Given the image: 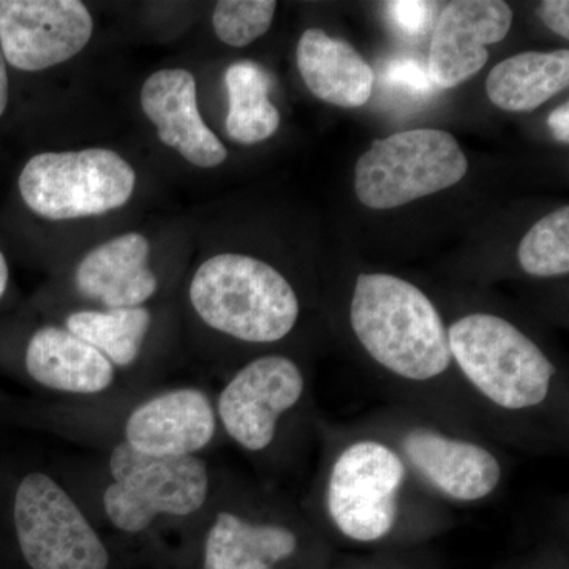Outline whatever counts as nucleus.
I'll return each instance as SVG.
<instances>
[{"instance_id":"f8f14e48","label":"nucleus","mask_w":569,"mask_h":569,"mask_svg":"<svg viewBox=\"0 0 569 569\" xmlns=\"http://www.w3.org/2000/svg\"><path fill=\"white\" fill-rule=\"evenodd\" d=\"M140 103L159 140L193 167L216 168L227 160L223 142L201 118L192 71H156L142 82Z\"/></svg>"},{"instance_id":"cd10ccee","label":"nucleus","mask_w":569,"mask_h":569,"mask_svg":"<svg viewBox=\"0 0 569 569\" xmlns=\"http://www.w3.org/2000/svg\"><path fill=\"white\" fill-rule=\"evenodd\" d=\"M9 71H7L6 58H3L2 50H0V118L6 112L7 104H9Z\"/></svg>"},{"instance_id":"9d476101","label":"nucleus","mask_w":569,"mask_h":569,"mask_svg":"<svg viewBox=\"0 0 569 569\" xmlns=\"http://www.w3.org/2000/svg\"><path fill=\"white\" fill-rule=\"evenodd\" d=\"M301 369L287 356L268 355L242 367L220 392L217 413L224 432L247 451H263L277 426L305 395Z\"/></svg>"},{"instance_id":"1a4fd4ad","label":"nucleus","mask_w":569,"mask_h":569,"mask_svg":"<svg viewBox=\"0 0 569 569\" xmlns=\"http://www.w3.org/2000/svg\"><path fill=\"white\" fill-rule=\"evenodd\" d=\"M93 18L80 0H2L0 50L21 71H43L77 58L91 41Z\"/></svg>"},{"instance_id":"c85d7f7f","label":"nucleus","mask_w":569,"mask_h":569,"mask_svg":"<svg viewBox=\"0 0 569 569\" xmlns=\"http://www.w3.org/2000/svg\"><path fill=\"white\" fill-rule=\"evenodd\" d=\"M9 264H7L6 257L0 252V298L6 293L7 284H9Z\"/></svg>"},{"instance_id":"bb28decb","label":"nucleus","mask_w":569,"mask_h":569,"mask_svg":"<svg viewBox=\"0 0 569 569\" xmlns=\"http://www.w3.org/2000/svg\"><path fill=\"white\" fill-rule=\"evenodd\" d=\"M549 127L552 130L553 137L560 142L568 144L569 142V103H563L550 112Z\"/></svg>"},{"instance_id":"6e6552de","label":"nucleus","mask_w":569,"mask_h":569,"mask_svg":"<svg viewBox=\"0 0 569 569\" xmlns=\"http://www.w3.org/2000/svg\"><path fill=\"white\" fill-rule=\"evenodd\" d=\"M14 530L32 569H108L102 539L73 498L44 473L28 475L14 493Z\"/></svg>"},{"instance_id":"9b49d317","label":"nucleus","mask_w":569,"mask_h":569,"mask_svg":"<svg viewBox=\"0 0 569 569\" xmlns=\"http://www.w3.org/2000/svg\"><path fill=\"white\" fill-rule=\"evenodd\" d=\"M512 10L501 0H458L440 14L430 44L429 73L438 88L462 84L489 61L488 44L508 36Z\"/></svg>"},{"instance_id":"f03ea898","label":"nucleus","mask_w":569,"mask_h":569,"mask_svg":"<svg viewBox=\"0 0 569 569\" xmlns=\"http://www.w3.org/2000/svg\"><path fill=\"white\" fill-rule=\"evenodd\" d=\"M189 299L206 326L247 343H274L293 331L299 299L271 264L241 253H219L198 266Z\"/></svg>"},{"instance_id":"39448f33","label":"nucleus","mask_w":569,"mask_h":569,"mask_svg":"<svg viewBox=\"0 0 569 569\" xmlns=\"http://www.w3.org/2000/svg\"><path fill=\"white\" fill-rule=\"evenodd\" d=\"M466 153L443 130H408L373 141L356 163L359 201L372 209H392L441 192L467 174Z\"/></svg>"},{"instance_id":"a211bd4d","label":"nucleus","mask_w":569,"mask_h":569,"mask_svg":"<svg viewBox=\"0 0 569 569\" xmlns=\"http://www.w3.org/2000/svg\"><path fill=\"white\" fill-rule=\"evenodd\" d=\"M298 549V537L277 523H253L222 511L208 531L204 569H274Z\"/></svg>"},{"instance_id":"6ab92c4d","label":"nucleus","mask_w":569,"mask_h":569,"mask_svg":"<svg viewBox=\"0 0 569 569\" xmlns=\"http://www.w3.org/2000/svg\"><path fill=\"white\" fill-rule=\"evenodd\" d=\"M569 84V51L522 52L490 70L486 92L503 111L529 112Z\"/></svg>"},{"instance_id":"b1692460","label":"nucleus","mask_w":569,"mask_h":569,"mask_svg":"<svg viewBox=\"0 0 569 569\" xmlns=\"http://www.w3.org/2000/svg\"><path fill=\"white\" fill-rule=\"evenodd\" d=\"M383 78L392 88L411 93V96L425 97L436 89V82L430 77L429 69L417 59H392L385 67Z\"/></svg>"},{"instance_id":"dca6fc26","label":"nucleus","mask_w":569,"mask_h":569,"mask_svg":"<svg viewBox=\"0 0 569 569\" xmlns=\"http://www.w3.org/2000/svg\"><path fill=\"white\" fill-rule=\"evenodd\" d=\"M26 369L41 387L69 395H99L116 377V367L99 350L59 326L33 332L26 348Z\"/></svg>"},{"instance_id":"aec40b11","label":"nucleus","mask_w":569,"mask_h":569,"mask_svg":"<svg viewBox=\"0 0 569 569\" xmlns=\"http://www.w3.org/2000/svg\"><path fill=\"white\" fill-rule=\"evenodd\" d=\"M228 92L227 133L241 144H258L277 132L280 111L269 100L271 78L268 71L250 61L234 62L224 73Z\"/></svg>"},{"instance_id":"393cba45","label":"nucleus","mask_w":569,"mask_h":569,"mask_svg":"<svg viewBox=\"0 0 569 569\" xmlns=\"http://www.w3.org/2000/svg\"><path fill=\"white\" fill-rule=\"evenodd\" d=\"M388 21L406 37L422 36L432 21L433 3L422 0H396L385 6Z\"/></svg>"},{"instance_id":"ddd939ff","label":"nucleus","mask_w":569,"mask_h":569,"mask_svg":"<svg viewBox=\"0 0 569 569\" xmlns=\"http://www.w3.org/2000/svg\"><path fill=\"white\" fill-rule=\"evenodd\" d=\"M217 413L201 389L179 388L134 408L126 422V443L153 458L194 456L211 443Z\"/></svg>"},{"instance_id":"f257e3e1","label":"nucleus","mask_w":569,"mask_h":569,"mask_svg":"<svg viewBox=\"0 0 569 569\" xmlns=\"http://www.w3.org/2000/svg\"><path fill=\"white\" fill-rule=\"evenodd\" d=\"M350 321L370 358L392 376L422 383L451 366L447 326L433 302L407 280L359 276Z\"/></svg>"},{"instance_id":"a878e982","label":"nucleus","mask_w":569,"mask_h":569,"mask_svg":"<svg viewBox=\"0 0 569 569\" xmlns=\"http://www.w3.org/2000/svg\"><path fill=\"white\" fill-rule=\"evenodd\" d=\"M541 17L546 26L563 39H569V2L546 0L541 6Z\"/></svg>"},{"instance_id":"4be33fe9","label":"nucleus","mask_w":569,"mask_h":569,"mask_svg":"<svg viewBox=\"0 0 569 569\" xmlns=\"http://www.w3.org/2000/svg\"><path fill=\"white\" fill-rule=\"evenodd\" d=\"M519 263L533 277H559L569 272V208L563 206L539 220L523 236Z\"/></svg>"},{"instance_id":"412c9836","label":"nucleus","mask_w":569,"mask_h":569,"mask_svg":"<svg viewBox=\"0 0 569 569\" xmlns=\"http://www.w3.org/2000/svg\"><path fill=\"white\" fill-rule=\"evenodd\" d=\"M152 326L151 310L130 309L78 310L66 320V329L99 350L114 367H129L137 361Z\"/></svg>"},{"instance_id":"5701e85b","label":"nucleus","mask_w":569,"mask_h":569,"mask_svg":"<svg viewBox=\"0 0 569 569\" xmlns=\"http://www.w3.org/2000/svg\"><path fill=\"white\" fill-rule=\"evenodd\" d=\"M276 10L274 0H222L213 9V31L228 47H249L269 31Z\"/></svg>"},{"instance_id":"423d86ee","label":"nucleus","mask_w":569,"mask_h":569,"mask_svg":"<svg viewBox=\"0 0 569 569\" xmlns=\"http://www.w3.org/2000/svg\"><path fill=\"white\" fill-rule=\"evenodd\" d=\"M110 471L103 508L126 533H141L159 516L194 515L208 500V467L197 456L153 458L121 441L112 449Z\"/></svg>"},{"instance_id":"0eeeda50","label":"nucleus","mask_w":569,"mask_h":569,"mask_svg":"<svg viewBox=\"0 0 569 569\" xmlns=\"http://www.w3.org/2000/svg\"><path fill=\"white\" fill-rule=\"evenodd\" d=\"M407 479L403 459L377 440L343 449L329 471L326 509L343 537L358 542L387 538L399 518Z\"/></svg>"},{"instance_id":"20e7f679","label":"nucleus","mask_w":569,"mask_h":569,"mask_svg":"<svg viewBox=\"0 0 569 569\" xmlns=\"http://www.w3.org/2000/svg\"><path fill=\"white\" fill-rule=\"evenodd\" d=\"M138 176L108 148L41 152L22 168L18 189L29 211L51 222L91 219L130 203Z\"/></svg>"},{"instance_id":"4468645a","label":"nucleus","mask_w":569,"mask_h":569,"mask_svg":"<svg viewBox=\"0 0 569 569\" xmlns=\"http://www.w3.org/2000/svg\"><path fill=\"white\" fill-rule=\"evenodd\" d=\"M146 234L129 231L93 247L73 272L74 288L104 309L142 307L159 291Z\"/></svg>"},{"instance_id":"2eb2a0df","label":"nucleus","mask_w":569,"mask_h":569,"mask_svg":"<svg viewBox=\"0 0 569 569\" xmlns=\"http://www.w3.org/2000/svg\"><path fill=\"white\" fill-rule=\"evenodd\" d=\"M402 448L411 467L452 500H482L500 485V462L488 448L473 441L417 427L403 437Z\"/></svg>"},{"instance_id":"f3484780","label":"nucleus","mask_w":569,"mask_h":569,"mask_svg":"<svg viewBox=\"0 0 569 569\" xmlns=\"http://www.w3.org/2000/svg\"><path fill=\"white\" fill-rule=\"evenodd\" d=\"M296 62L307 89L326 103L358 108L372 96L373 70L346 41L332 39L321 29L302 33Z\"/></svg>"},{"instance_id":"7ed1b4c3","label":"nucleus","mask_w":569,"mask_h":569,"mask_svg":"<svg viewBox=\"0 0 569 569\" xmlns=\"http://www.w3.org/2000/svg\"><path fill=\"white\" fill-rule=\"evenodd\" d=\"M451 358L479 395L508 411L548 399L556 367L515 325L490 313H470L448 329Z\"/></svg>"}]
</instances>
